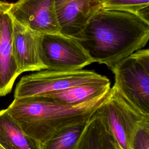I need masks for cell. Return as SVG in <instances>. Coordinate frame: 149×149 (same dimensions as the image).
Here are the masks:
<instances>
[{
	"label": "cell",
	"instance_id": "1",
	"mask_svg": "<svg viewBox=\"0 0 149 149\" xmlns=\"http://www.w3.org/2000/svg\"><path fill=\"white\" fill-rule=\"evenodd\" d=\"M74 38L94 62L111 69L146 45L149 23L131 13L101 9Z\"/></svg>",
	"mask_w": 149,
	"mask_h": 149
},
{
	"label": "cell",
	"instance_id": "2",
	"mask_svg": "<svg viewBox=\"0 0 149 149\" xmlns=\"http://www.w3.org/2000/svg\"><path fill=\"white\" fill-rule=\"evenodd\" d=\"M109 90L77 105L62 104L41 95L16 98L6 110L26 134L42 144L62 129L90 120Z\"/></svg>",
	"mask_w": 149,
	"mask_h": 149
},
{
	"label": "cell",
	"instance_id": "3",
	"mask_svg": "<svg viewBox=\"0 0 149 149\" xmlns=\"http://www.w3.org/2000/svg\"><path fill=\"white\" fill-rule=\"evenodd\" d=\"M111 70L118 91L136 109L149 115V50L136 51Z\"/></svg>",
	"mask_w": 149,
	"mask_h": 149
},
{
	"label": "cell",
	"instance_id": "4",
	"mask_svg": "<svg viewBox=\"0 0 149 149\" xmlns=\"http://www.w3.org/2000/svg\"><path fill=\"white\" fill-rule=\"evenodd\" d=\"M93 115L100 119L121 149H130L134 131L141 123L149 119V115L136 109L114 86L110 88L108 95Z\"/></svg>",
	"mask_w": 149,
	"mask_h": 149
},
{
	"label": "cell",
	"instance_id": "5",
	"mask_svg": "<svg viewBox=\"0 0 149 149\" xmlns=\"http://www.w3.org/2000/svg\"><path fill=\"white\" fill-rule=\"evenodd\" d=\"M108 80L94 71L83 69L69 71L43 69L22 77L16 85L14 98L40 95L77 85Z\"/></svg>",
	"mask_w": 149,
	"mask_h": 149
},
{
	"label": "cell",
	"instance_id": "6",
	"mask_svg": "<svg viewBox=\"0 0 149 149\" xmlns=\"http://www.w3.org/2000/svg\"><path fill=\"white\" fill-rule=\"evenodd\" d=\"M40 45L41 59L45 69L80 70L94 62L74 38L60 33L41 34Z\"/></svg>",
	"mask_w": 149,
	"mask_h": 149
},
{
	"label": "cell",
	"instance_id": "7",
	"mask_svg": "<svg viewBox=\"0 0 149 149\" xmlns=\"http://www.w3.org/2000/svg\"><path fill=\"white\" fill-rule=\"evenodd\" d=\"M8 12L22 25L40 34L60 33L55 0H18Z\"/></svg>",
	"mask_w": 149,
	"mask_h": 149
},
{
	"label": "cell",
	"instance_id": "8",
	"mask_svg": "<svg viewBox=\"0 0 149 149\" xmlns=\"http://www.w3.org/2000/svg\"><path fill=\"white\" fill-rule=\"evenodd\" d=\"M41 34L12 19V49L19 74L45 69L40 56Z\"/></svg>",
	"mask_w": 149,
	"mask_h": 149
},
{
	"label": "cell",
	"instance_id": "9",
	"mask_svg": "<svg viewBox=\"0 0 149 149\" xmlns=\"http://www.w3.org/2000/svg\"><path fill=\"white\" fill-rule=\"evenodd\" d=\"M55 3L60 33L73 38L102 9L99 0H55Z\"/></svg>",
	"mask_w": 149,
	"mask_h": 149
},
{
	"label": "cell",
	"instance_id": "10",
	"mask_svg": "<svg viewBox=\"0 0 149 149\" xmlns=\"http://www.w3.org/2000/svg\"><path fill=\"white\" fill-rule=\"evenodd\" d=\"M10 5L0 1V97L11 91L19 75L12 49V18L8 12Z\"/></svg>",
	"mask_w": 149,
	"mask_h": 149
},
{
	"label": "cell",
	"instance_id": "11",
	"mask_svg": "<svg viewBox=\"0 0 149 149\" xmlns=\"http://www.w3.org/2000/svg\"><path fill=\"white\" fill-rule=\"evenodd\" d=\"M109 80L72 86L62 90L40 95L54 101L69 105L87 102L109 91Z\"/></svg>",
	"mask_w": 149,
	"mask_h": 149
},
{
	"label": "cell",
	"instance_id": "12",
	"mask_svg": "<svg viewBox=\"0 0 149 149\" xmlns=\"http://www.w3.org/2000/svg\"><path fill=\"white\" fill-rule=\"evenodd\" d=\"M0 146L3 149H41V143L26 134L6 109L0 111Z\"/></svg>",
	"mask_w": 149,
	"mask_h": 149
},
{
	"label": "cell",
	"instance_id": "13",
	"mask_svg": "<svg viewBox=\"0 0 149 149\" xmlns=\"http://www.w3.org/2000/svg\"><path fill=\"white\" fill-rule=\"evenodd\" d=\"M89 120L74 124L62 129L41 144V149H77L80 140Z\"/></svg>",
	"mask_w": 149,
	"mask_h": 149
},
{
	"label": "cell",
	"instance_id": "14",
	"mask_svg": "<svg viewBox=\"0 0 149 149\" xmlns=\"http://www.w3.org/2000/svg\"><path fill=\"white\" fill-rule=\"evenodd\" d=\"M105 127L100 119L93 115L81 136L77 149H105Z\"/></svg>",
	"mask_w": 149,
	"mask_h": 149
},
{
	"label": "cell",
	"instance_id": "15",
	"mask_svg": "<svg viewBox=\"0 0 149 149\" xmlns=\"http://www.w3.org/2000/svg\"><path fill=\"white\" fill-rule=\"evenodd\" d=\"M102 9L133 13L149 23V0H101Z\"/></svg>",
	"mask_w": 149,
	"mask_h": 149
},
{
	"label": "cell",
	"instance_id": "16",
	"mask_svg": "<svg viewBox=\"0 0 149 149\" xmlns=\"http://www.w3.org/2000/svg\"><path fill=\"white\" fill-rule=\"evenodd\" d=\"M130 149H149V119L141 123L134 131Z\"/></svg>",
	"mask_w": 149,
	"mask_h": 149
},
{
	"label": "cell",
	"instance_id": "17",
	"mask_svg": "<svg viewBox=\"0 0 149 149\" xmlns=\"http://www.w3.org/2000/svg\"><path fill=\"white\" fill-rule=\"evenodd\" d=\"M105 149H121L112 136L105 128Z\"/></svg>",
	"mask_w": 149,
	"mask_h": 149
},
{
	"label": "cell",
	"instance_id": "18",
	"mask_svg": "<svg viewBox=\"0 0 149 149\" xmlns=\"http://www.w3.org/2000/svg\"><path fill=\"white\" fill-rule=\"evenodd\" d=\"M0 149H3V148L0 146Z\"/></svg>",
	"mask_w": 149,
	"mask_h": 149
},
{
	"label": "cell",
	"instance_id": "19",
	"mask_svg": "<svg viewBox=\"0 0 149 149\" xmlns=\"http://www.w3.org/2000/svg\"><path fill=\"white\" fill-rule=\"evenodd\" d=\"M99 1H101V0H99Z\"/></svg>",
	"mask_w": 149,
	"mask_h": 149
}]
</instances>
